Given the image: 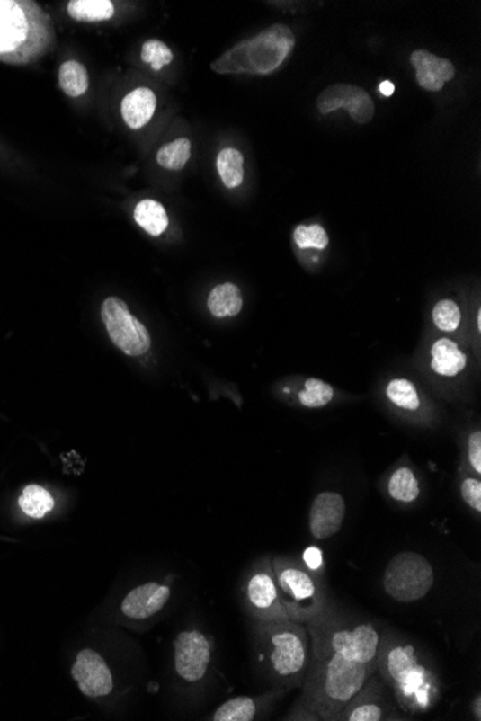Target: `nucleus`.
<instances>
[{
  "instance_id": "1",
  "label": "nucleus",
  "mask_w": 481,
  "mask_h": 721,
  "mask_svg": "<svg viewBox=\"0 0 481 721\" xmlns=\"http://www.w3.org/2000/svg\"><path fill=\"white\" fill-rule=\"evenodd\" d=\"M377 672L408 717L432 710L442 696L440 671L427 651L405 635L382 629Z\"/></svg>"
},
{
  "instance_id": "2",
  "label": "nucleus",
  "mask_w": 481,
  "mask_h": 721,
  "mask_svg": "<svg viewBox=\"0 0 481 721\" xmlns=\"http://www.w3.org/2000/svg\"><path fill=\"white\" fill-rule=\"evenodd\" d=\"M375 672L377 663L311 645L310 668L297 703L313 714L316 721H336Z\"/></svg>"
},
{
  "instance_id": "3",
  "label": "nucleus",
  "mask_w": 481,
  "mask_h": 721,
  "mask_svg": "<svg viewBox=\"0 0 481 721\" xmlns=\"http://www.w3.org/2000/svg\"><path fill=\"white\" fill-rule=\"evenodd\" d=\"M54 25L37 2L0 0V62L28 66L47 54Z\"/></svg>"
},
{
  "instance_id": "4",
  "label": "nucleus",
  "mask_w": 481,
  "mask_h": 721,
  "mask_svg": "<svg viewBox=\"0 0 481 721\" xmlns=\"http://www.w3.org/2000/svg\"><path fill=\"white\" fill-rule=\"evenodd\" d=\"M260 658L274 690L301 689L311 663L307 625L291 619L261 625Z\"/></svg>"
},
{
  "instance_id": "5",
  "label": "nucleus",
  "mask_w": 481,
  "mask_h": 721,
  "mask_svg": "<svg viewBox=\"0 0 481 721\" xmlns=\"http://www.w3.org/2000/svg\"><path fill=\"white\" fill-rule=\"evenodd\" d=\"M279 595L289 619L308 624L329 608L326 582L294 556L272 557Z\"/></svg>"
},
{
  "instance_id": "6",
  "label": "nucleus",
  "mask_w": 481,
  "mask_h": 721,
  "mask_svg": "<svg viewBox=\"0 0 481 721\" xmlns=\"http://www.w3.org/2000/svg\"><path fill=\"white\" fill-rule=\"evenodd\" d=\"M296 37L289 26L272 25L222 54L210 68L218 74L268 76L281 67L293 51Z\"/></svg>"
},
{
  "instance_id": "7",
  "label": "nucleus",
  "mask_w": 481,
  "mask_h": 721,
  "mask_svg": "<svg viewBox=\"0 0 481 721\" xmlns=\"http://www.w3.org/2000/svg\"><path fill=\"white\" fill-rule=\"evenodd\" d=\"M434 567L425 556L415 552L395 555L385 569L382 588L399 603L418 602L434 586Z\"/></svg>"
},
{
  "instance_id": "8",
  "label": "nucleus",
  "mask_w": 481,
  "mask_h": 721,
  "mask_svg": "<svg viewBox=\"0 0 481 721\" xmlns=\"http://www.w3.org/2000/svg\"><path fill=\"white\" fill-rule=\"evenodd\" d=\"M409 720L395 701L394 694L378 672L366 681L361 691L344 707L336 721Z\"/></svg>"
},
{
  "instance_id": "9",
  "label": "nucleus",
  "mask_w": 481,
  "mask_h": 721,
  "mask_svg": "<svg viewBox=\"0 0 481 721\" xmlns=\"http://www.w3.org/2000/svg\"><path fill=\"white\" fill-rule=\"evenodd\" d=\"M102 316L110 339L124 353L129 356H141L152 346L147 328L131 316L123 299L117 297L105 299L102 307Z\"/></svg>"
},
{
  "instance_id": "10",
  "label": "nucleus",
  "mask_w": 481,
  "mask_h": 721,
  "mask_svg": "<svg viewBox=\"0 0 481 721\" xmlns=\"http://www.w3.org/2000/svg\"><path fill=\"white\" fill-rule=\"evenodd\" d=\"M244 595L254 617L263 624L289 619L280 599L272 557H265L254 567L253 574L246 579Z\"/></svg>"
},
{
  "instance_id": "11",
  "label": "nucleus",
  "mask_w": 481,
  "mask_h": 721,
  "mask_svg": "<svg viewBox=\"0 0 481 721\" xmlns=\"http://www.w3.org/2000/svg\"><path fill=\"white\" fill-rule=\"evenodd\" d=\"M210 644L200 631H183L174 639V670L186 682H198L207 675Z\"/></svg>"
},
{
  "instance_id": "12",
  "label": "nucleus",
  "mask_w": 481,
  "mask_h": 721,
  "mask_svg": "<svg viewBox=\"0 0 481 721\" xmlns=\"http://www.w3.org/2000/svg\"><path fill=\"white\" fill-rule=\"evenodd\" d=\"M71 674L84 696L91 699L109 696L114 687L109 663L94 649H81Z\"/></svg>"
},
{
  "instance_id": "13",
  "label": "nucleus",
  "mask_w": 481,
  "mask_h": 721,
  "mask_svg": "<svg viewBox=\"0 0 481 721\" xmlns=\"http://www.w3.org/2000/svg\"><path fill=\"white\" fill-rule=\"evenodd\" d=\"M346 517V502L339 493L325 491L315 498L308 516V529L316 540H326L339 533Z\"/></svg>"
},
{
  "instance_id": "14",
  "label": "nucleus",
  "mask_w": 481,
  "mask_h": 721,
  "mask_svg": "<svg viewBox=\"0 0 481 721\" xmlns=\"http://www.w3.org/2000/svg\"><path fill=\"white\" fill-rule=\"evenodd\" d=\"M172 591L167 584L147 582L127 593L121 610L130 619H147L164 610L171 599Z\"/></svg>"
},
{
  "instance_id": "15",
  "label": "nucleus",
  "mask_w": 481,
  "mask_h": 721,
  "mask_svg": "<svg viewBox=\"0 0 481 721\" xmlns=\"http://www.w3.org/2000/svg\"><path fill=\"white\" fill-rule=\"evenodd\" d=\"M411 64L415 68L416 81L423 90L438 93L445 83L456 76V68L449 59L440 58L425 49H416L411 54Z\"/></svg>"
},
{
  "instance_id": "16",
  "label": "nucleus",
  "mask_w": 481,
  "mask_h": 721,
  "mask_svg": "<svg viewBox=\"0 0 481 721\" xmlns=\"http://www.w3.org/2000/svg\"><path fill=\"white\" fill-rule=\"evenodd\" d=\"M156 104L157 100L150 88H136L121 102V116L124 123L133 130L145 127L155 114Z\"/></svg>"
},
{
  "instance_id": "17",
  "label": "nucleus",
  "mask_w": 481,
  "mask_h": 721,
  "mask_svg": "<svg viewBox=\"0 0 481 721\" xmlns=\"http://www.w3.org/2000/svg\"><path fill=\"white\" fill-rule=\"evenodd\" d=\"M431 368L437 375L452 378L463 372L467 365L466 354L450 339H440L431 349Z\"/></svg>"
},
{
  "instance_id": "18",
  "label": "nucleus",
  "mask_w": 481,
  "mask_h": 721,
  "mask_svg": "<svg viewBox=\"0 0 481 721\" xmlns=\"http://www.w3.org/2000/svg\"><path fill=\"white\" fill-rule=\"evenodd\" d=\"M274 691L265 694V699H257L253 697H236L228 699L224 704L218 707L217 711L212 714L209 720L214 721H251L257 717L261 703L274 694Z\"/></svg>"
},
{
  "instance_id": "19",
  "label": "nucleus",
  "mask_w": 481,
  "mask_h": 721,
  "mask_svg": "<svg viewBox=\"0 0 481 721\" xmlns=\"http://www.w3.org/2000/svg\"><path fill=\"white\" fill-rule=\"evenodd\" d=\"M243 297L236 284L218 285L208 297V308L218 318L234 317L243 310Z\"/></svg>"
},
{
  "instance_id": "20",
  "label": "nucleus",
  "mask_w": 481,
  "mask_h": 721,
  "mask_svg": "<svg viewBox=\"0 0 481 721\" xmlns=\"http://www.w3.org/2000/svg\"><path fill=\"white\" fill-rule=\"evenodd\" d=\"M420 490L418 476L409 467H398L387 481V493L392 500L404 504L415 502L420 497Z\"/></svg>"
},
{
  "instance_id": "21",
  "label": "nucleus",
  "mask_w": 481,
  "mask_h": 721,
  "mask_svg": "<svg viewBox=\"0 0 481 721\" xmlns=\"http://www.w3.org/2000/svg\"><path fill=\"white\" fill-rule=\"evenodd\" d=\"M134 219L141 229H145L152 236L164 234L169 225V218L164 205L152 199H145L136 206Z\"/></svg>"
},
{
  "instance_id": "22",
  "label": "nucleus",
  "mask_w": 481,
  "mask_h": 721,
  "mask_svg": "<svg viewBox=\"0 0 481 721\" xmlns=\"http://www.w3.org/2000/svg\"><path fill=\"white\" fill-rule=\"evenodd\" d=\"M68 15L78 22H102L116 13L110 0H71L67 6Z\"/></svg>"
},
{
  "instance_id": "23",
  "label": "nucleus",
  "mask_w": 481,
  "mask_h": 721,
  "mask_svg": "<svg viewBox=\"0 0 481 721\" xmlns=\"http://www.w3.org/2000/svg\"><path fill=\"white\" fill-rule=\"evenodd\" d=\"M218 174L222 183L228 189L238 188L244 182V156L234 147H227L219 152L217 159Z\"/></svg>"
},
{
  "instance_id": "24",
  "label": "nucleus",
  "mask_w": 481,
  "mask_h": 721,
  "mask_svg": "<svg viewBox=\"0 0 481 721\" xmlns=\"http://www.w3.org/2000/svg\"><path fill=\"white\" fill-rule=\"evenodd\" d=\"M58 80L59 87L71 98L81 97L90 87L87 68L81 62H64L59 68Z\"/></svg>"
},
{
  "instance_id": "25",
  "label": "nucleus",
  "mask_w": 481,
  "mask_h": 721,
  "mask_svg": "<svg viewBox=\"0 0 481 721\" xmlns=\"http://www.w3.org/2000/svg\"><path fill=\"white\" fill-rule=\"evenodd\" d=\"M19 505L26 516L42 519L54 509V498L40 485H28L19 498Z\"/></svg>"
},
{
  "instance_id": "26",
  "label": "nucleus",
  "mask_w": 481,
  "mask_h": 721,
  "mask_svg": "<svg viewBox=\"0 0 481 721\" xmlns=\"http://www.w3.org/2000/svg\"><path fill=\"white\" fill-rule=\"evenodd\" d=\"M387 397L394 406L401 411L411 412V414L420 411V395L416 392L415 385L409 380H391L387 387Z\"/></svg>"
},
{
  "instance_id": "27",
  "label": "nucleus",
  "mask_w": 481,
  "mask_h": 721,
  "mask_svg": "<svg viewBox=\"0 0 481 721\" xmlns=\"http://www.w3.org/2000/svg\"><path fill=\"white\" fill-rule=\"evenodd\" d=\"M343 109L348 110L349 116L358 124H368L375 116V104H373L372 98L365 90L352 85V84Z\"/></svg>"
},
{
  "instance_id": "28",
  "label": "nucleus",
  "mask_w": 481,
  "mask_h": 721,
  "mask_svg": "<svg viewBox=\"0 0 481 721\" xmlns=\"http://www.w3.org/2000/svg\"><path fill=\"white\" fill-rule=\"evenodd\" d=\"M334 390L329 383L320 379H308L304 382V389L298 392L297 399L304 408H323L334 401Z\"/></svg>"
},
{
  "instance_id": "29",
  "label": "nucleus",
  "mask_w": 481,
  "mask_h": 721,
  "mask_svg": "<svg viewBox=\"0 0 481 721\" xmlns=\"http://www.w3.org/2000/svg\"><path fill=\"white\" fill-rule=\"evenodd\" d=\"M189 159H191V141L188 138H178L167 143L157 153V163L167 170H182Z\"/></svg>"
},
{
  "instance_id": "30",
  "label": "nucleus",
  "mask_w": 481,
  "mask_h": 721,
  "mask_svg": "<svg viewBox=\"0 0 481 721\" xmlns=\"http://www.w3.org/2000/svg\"><path fill=\"white\" fill-rule=\"evenodd\" d=\"M294 242L301 249H325L329 245V236L322 225H298L294 229Z\"/></svg>"
},
{
  "instance_id": "31",
  "label": "nucleus",
  "mask_w": 481,
  "mask_h": 721,
  "mask_svg": "<svg viewBox=\"0 0 481 721\" xmlns=\"http://www.w3.org/2000/svg\"><path fill=\"white\" fill-rule=\"evenodd\" d=\"M141 59L155 71H160L174 61V52L162 40H148L141 47Z\"/></svg>"
},
{
  "instance_id": "32",
  "label": "nucleus",
  "mask_w": 481,
  "mask_h": 721,
  "mask_svg": "<svg viewBox=\"0 0 481 721\" xmlns=\"http://www.w3.org/2000/svg\"><path fill=\"white\" fill-rule=\"evenodd\" d=\"M432 320L441 332H456L459 321H461V311L451 299H442L440 303L435 304L434 310H432Z\"/></svg>"
},
{
  "instance_id": "33",
  "label": "nucleus",
  "mask_w": 481,
  "mask_h": 721,
  "mask_svg": "<svg viewBox=\"0 0 481 721\" xmlns=\"http://www.w3.org/2000/svg\"><path fill=\"white\" fill-rule=\"evenodd\" d=\"M349 90L351 84H334L323 91L317 98V109L320 114H330L336 110L343 109Z\"/></svg>"
},
{
  "instance_id": "34",
  "label": "nucleus",
  "mask_w": 481,
  "mask_h": 721,
  "mask_svg": "<svg viewBox=\"0 0 481 721\" xmlns=\"http://www.w3.org/2000/svg\"><path fill=\"white\" fill-rule=\"evenodd\" d=\"M461 497L466 504L476 512H481V483L478 478L467 476L461 483Z\"/></svg>"
},
{
  "instance_id": "35",
  "label": "nucleus",
  "mask_w": 481,
  "mask_h": 721,
  "mask_svg": "<svg viewBox=\"0 0 481 721\" xmlns=\"http://www.w3.org/2000/svg\"><path fill=\"white\" fill-rule=\"evenodd\" d=\"M467 457H468V464L474 473L480 476L481 474V432L480 431H474L468 437V448H467Z\"/></svg>"
},
{
  "instance_id": "36",
  "label": "nucleus",
  "mask_w": 481,
  "mask_h": 721,
  "mask_svg": "<svg viewBox=\"0 0 481 721\" xmlns=\"http://www.w3.org/2000/svg\"><path fill=\"white\" fill-rule=\"evenodd\" d=\"M301 562H303L308 569L316 572V574H322V567L325 566V562H323V553L320 552L318 548L308 547L307 550L303 553Z\"/></svg>"
},
{
  "instance_id": "37",
  "label": "nucleus",
  "mask_w": 481,
  "mask_h": 721,
  "mask_svg": "<svg viewBox=\"0 0 481 721\" xmlns=\"http://www.w3.org/2000/svg\"><path fill=\"white\" fill-rule=\"evenodd\" d=\"M286 720H306V721H316L315 716L313 714L308 713L306 708H304L301 704L294 703L293 708L289 711V714L286 716Z\"/></svg>"
},
{
  "instance_id": "38",
  "label": "nucleus",
  "mask_w": 481,
  "mask_h": 721,
  "mask_svg": "<svg viewBox=\"0 0 481 721\" xmlns=\"http://www.w3.org/2000/svg\"><path fill=\"white\" fill-rule=\"evenodd\" d=\"M471 714H473L474 720L480 721L481 720V696L477 694V696L474 697L473 703L470 706Z\"/></svg>"
},
{
  "instance_id": "39",
  "label": "nucleus",
  "mask_w": 481,
  "mask_h": 721,
  "mask_svg": "<svg viewBox=\"0 0 481 721\" xmlns=\"http://www.w3.org/2000/svg\"><path fill=\"white\" fill-rule=\"evenodd\" d=\"M379 93L385 97H391L392 94L395 93V85L391 83V81H382L379 84Z\"/></svg>"
},
{
  "instance_id": "40",
  "label": "nucleus",
  "mask_w": 481,
  "mask_h": 721,
  "mask_svg": "<svg viewBox=\"0 0 481 721\" xmlns=\"http://www.w3.org/2000/svg\"><path fill=\"white\" fill-rule=\"evenodd\" d=\"M477 316H478L477 317L478 330H481V311H478Z\"/></svg>"
}]
</instances>
